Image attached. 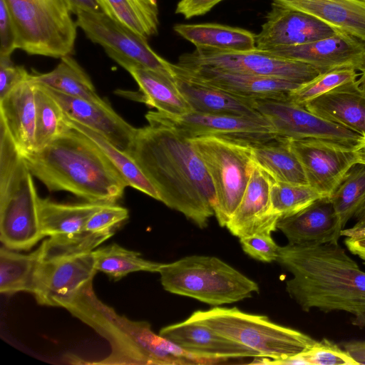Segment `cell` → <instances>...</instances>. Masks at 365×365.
<instances>
[{
    "label": "cell",
    "instance_id": "6da1fadb",
    "mask_svg": "<svg viewBox=\"0 0 365 365\" xmlns=\"http://www.w3.org/2000/svg\"><path fill=\"white\" fill-rule=\"evenodd\" d=\"M127 153L157 190L160 201L200 229L215 215V193L206 167L191 140L161 120L145 115Z\"/></svg>",
    "mask_w": 365,
    "mask_h": 365
},
{
    "label": "cell",
    "instance_id": "7a4b0ae2",
    "mask_svg": "<svg viewBox=\"0 0 365 365\" xmlns=\"http://www.w3.org/2000/svg\"><path fill=\"white\" fill-rule=\"evenodd\" d=\"M276 262L292 274L286 291L303 311H344L365 328V272L338 243H288Z\"/></svg>",
    "mask_w": 365,
    "mask_h": 365
},
{
    "label": "cell",
    "instance_id": "3957f363",
    "mask_svg": "<svg viewBox=\"0 0 365 365\" xmlns=\"http://www.w3.org/2000/svg\"><path fill=\"white\" fill-rule=\"evenodd\" d=\"M23 158L32 175L50 192L66 191L88 202L115 203L128 186L103 151L68 125L49 145Z\"/></svg>",
    "mask_w": 365,
    "mask_h": 365
},
{
    "label": "cell",
    "instance_id": "277c9868",
    "mask_svg": "<svg viewBox=\"0 0 365 365\" xmlns=\"http://www.w3.org/2000/svg\"><path fill=\"white\" fill-rule=\"evenodd\" d=\"M65 309L106 339L111 352L93 364H205V359L193 354L156 334L145 321H133L118 314L103 303L87 284Z\"/></svg>",
    "mask_w": 365,
    "mask_h": 365
},
{
    "label": "cell",
    "instance_id": "5b68a950",
    "mask_svg": "<svg viewBox=\"0 0 365 365\" xmlns=\"http://www.w3.org/2000/svg\"><path fill=\"white\" fill-rule=\"evenodd\" d=\"M32 176L0 123V240L3 246L16 251L29 250L44 237Z\"/></svg>",
    "mask_w": 365,
    "mask_h": 365
},
{
    "label": "cell",
    "instance_id": "8992f818",
    "mask_svg": "<svg viewBox=\"0 0 365 365\" xmlns=\"http://www.w3.org/2000/svg\"><path fill=\"white\" fill-rule=\"evenodd\" d=\"M190 318L256 352V364H277L309 349L315 339L271 321L267 316L250 314L237 307H215L194 312Z\"/></svg>",
    "mask_w": 365,
    "mask_h": 365
},
{
    "label": "cell",
    "instance_id": "52a82bcc",
    "mask_svg": "<svg viewBox=\"0 0 365 365\" xmlns=\"http://www.w3.org/2000/svg\"><path fill=\"white\" fill-rule=\"evenodd\" d=\"M158 273L167 292L214 307L242 301L259 291L257 282L213 256L191 255L163 263Z\"/></svg>",
    "mask_w": 365,
    "mask_h": 365
},
{
    "label": "cell",
    "instance_id": "ba28073f",
    "mask_svg": "<svg viewBox=\"0 0 365 365\" xmlns=\"http://www.w3.org/2000/svg\"><path fill=\"white\" fill-rule=\"evenodd\" d=\"M17 47L29 55L61 58L74 51L77 24L65 0H3Z\"/></svg>",
    "mask_w": 365,
    "mask_h": 365
},
{
    "label": "cell",
    "instance_id": "9c48e42d",
    "mask_svg": "<svg viewBox=\"0 0 365 365\" xmlns=\"http://www.w3.org/2000/svg\"><path fill=\"white\" fill-rule=\"evenodd\" d=\"M211 178L215 216L226 227L244 195L253 165L250 145L216 137L190 139Z\"/></svg>",
    "mask_w": 365,
    "mask_h": 365
},
{
    "label": "cell",
    "instance_id": "30bf717a",
    "mask_svg": "<svg viewBox=\"0 0 365 365\" xmlns=\"http://www.w3.org/2000/svg\"><path fill=\"white\" fill-rule=\"evenodd\" d=\"M77 26L93 43L128 71L134 66L153 69L175 78L173 64L157 54L148 38L113 20L101 11L76 15Z\"/></svg>",
    "mask_w": 365,
    "mask_h": 365
},
{
    "label": "cell",
    "instance_id": "8fae6325",
    "mask_svg": "<svg viewBox=\"0 0 365 365\" xmlns=\"http://www.w3.org/2000/svg\"><path fill=\"white\" fill-rule=\"evenodd\" d=\"M176 64L274 77L299 84L306 83L322 73L307 63L281 58L257 48L243 51L196 48L192 52L181 55Z\"/></svg>",
    "mask_w": 365,
    "mask_h": 365
},
{
    "label": "cell",
    "instance_id": "7c38bea8",
    "mask_svg": "<svg viewBox=\"0 0 365 365\" xmlns=\"http://www.w3.org/2000/svg\"><path fill=\"white\" fill-rule=\"evenodd\" d=\"M255 108L272 125L278 138L322 139L355 149L363 139L359 133L324 119L287 99H257Z\"/></svg>",
    "mask_w": 365,
    "mask_h": 365
},
{
    "label": "cell",
    "instance_id": "4fadbf2b",
    "mask_svg": "<svg viewBox=\"0 0 365 365\" xmlns=\"http://www.w3.org/2000/svg\"><path fill=\"white\" fill-rule=\"evenodd\" d=\"M159 118L190 139L216 137L250 146L278 138L265 118L216 115L190 111L171 117L156 111Z\"/></svg>",
    "mask_w": 365,
    "mask_h": 365
},
{
    "label": "cell",
    "instance_id": "5bb4252c",
    "mask_svg": "<svg viewBox=\"0 0 365 365\" xmlns=\"http://www.w3.org/2000/svg\"><path fill=\"white\" fill-rule=\"evenodd\" d=\"M289 141L308 185L322 197H330L349 169L357 164L354 149L334 141L314 138Z\"/></svg>",
    "mask_w": 365,
    "mask_h": 365
},
{
    "label": "cell",
    "instance_id": "9a60e30c",
    "mask_svg": "<svg viewBox=\"0 0 365 365\" xmlns=\"http://www.w3.org/2000/svg\"><path fill=\"white\" fill-rule=\"evenodd\" d=\"M92 252L52 262L40 261L31 294L39 304L66 308L93 279Z\"/></svg>",
    "mask_w": 365,
    "mask_h": 365
},
{
    "label": "cell",
    "instance_id": "2e32d148",
    "mask_svg": "<svg viewBox=\"0 0 365 365\" xmlns=\"http://www.w3.org/2000/svg\"><path fill=\"white\" fill-rule=\"evenodd\" d=\"M281 58L311 65L322 73L343 68L365 70V43L339 31L308 43L265 51Z\"/></svg>",
    "mask_w": 365,
    "mask_h": 365
},
{
    "label": "cell",
    "instance_id": "e0dca14e",
    "mask_svg": "<svg viewBox=\"0 0 365 365\" xmlns=\"http://www.w3.org/2000/svg\"><path fill=\"white\" fill-rule=\"evenodd\" d=\"M338 31L312 15L272 3L261 31L256 35V48L267 51L299 46L333 36Z\"/></svg>",
    "mask_w": 365,
    "mask_h": 365
},
{
    "label": "cell",
    "instance_id": "ac0fdd59",
    "mask_svg": "<svg viewBox=\"0 0 365 365\" xmlns=\"http://www.w3.org/2000/svg\"><path fill=\"white\" fill-rule=\"evenodd\" d=\"M58 102L69 118L96 131L121 150L127 153L137 132L109 103L101 104L66 95L42 85Z\"/></svg>",
    "mask_w": 365,
    "mask_h": 365
},
{
    "label": "cell",
    "instance_id": "d6986e66",
    "mask_svg": "<svg viewBox=\"0 0 365 365\" xmlns=\"http://www.w3.org/2000/svg\"><path fill=\"white\" fill-rule=\"evenodd\" d=\"M272 182L270 176L254 162L242 200L226 225L232 235L240 239L259 232L272 234L277 230L279 219L271 208Z\"/></svg>",
    "mask_w": 365,
    "mask_h": 365
},
{
    "label": "cell",
    "instance_id": "ffe728a7",
    "mask_svg": "<svg viewBox=\"0 0 365 365\" xmlns=\"http://www.w3.org/2000/svg\"><path fill=\"white\" fill-rule=\"evenodd\" d=\"M159 334L182 349L210 359L215 364L224 363L232 359L258 356L252 349L190 317L183 322L163 327Z\"/></svg>",
    "mask_w": 365,
    "mask_h": 365
},
{
    "label": "cell",
    "instance_id": "44dd1931",
    "mask_svg": "<svg viewBox=\"0 0 365 365\" xmlns=\"http://www.w3.org/2000/svg\"><path fill=\"white\" fill-rule=\"evenodd\" d=\"M187 76L233 95L253 99H287L299 84L285 79L245 74L202 66H179Z\"/></svg>",
    "mask_w": 365,
    "mask_h": 365
},
{
    "label": "cell",
    "instance_id": "7402d4cb",
    "mask_svg": "<svg viewBox=\"0 0 365 365\" xmlns=\"http://www.w3.org/2000/svg\"><path fill=\"white\" fill-rule=\"evenodd\" d=\"M290 245L338 243L343 230L329 197H323L277 225Z\"/></svg>",
    "mask_w": 365,
    "mask_h": 365
},
{
    "label": "cell",
    "instance_id": "603a6c76",
    "mask_svg": "<svg viewBox=\"0 0 365 365\" xmlns=\"http://www.w3.org/2000/svg\"><path fill=\"white\" fill-rule=\"evenodd\" d=\"M0 115L19 153L23 156L34 152L36 108L30 75L0 99Z\"/></svg>",
    "mask_w": 365,
    "mask_h": 365
},
{
    "label": "cell",
    "instance_id": "cb8c5ba5",
    "mask_svg": "<svg viewBox=\"0 0 365 365\" xmlns=\"http://www.w3.org/2000/svg\"><path fill=\"white\" fill-rule=\"evenodd\" d=\"M176 84L192 111L264 118L255 108V100L233 95L199 82L182 73L173 64Z\"/></svg>",
    "mask_w": 365,
    "mask_h": 365
},
{
    "label": "cell",
    "instance_id": "d4e9b609",
    "mask_svg": "<svg viewBox=\"0 0 365 365\" xmlns=\"http://www.w3.org/2000/svg\"><path fill=\"white\" fill-rule=\"evenodd\" d=\"M302 106L324 119L365 136V90L357 80L340 85Z\"/></svg>",
    "mask_w": 365,
    "mask_h": 365
},
{
    "label": "cell",
    "instance_id": "484cf974",
    "mask_svg": "<svg viewBox=\"0 0 365 365\" xmlns=\"http://www.w3.org/2000/svg\"><path fill=\"white\" fill-rule=\"evenodd\" d=\"M128 72L139 86V91L118 90V95L142 102L155 108L158 112L171 117L183 115L192 109L180 91L173 77L159 71L140 66Z\"/></svg>",
    "mask_w": 365,
    "mask_h": 365
},
{
    "label": "cell",
    "instance_id": "4316f807",
    "mask_svg": "<svg viewBox=\"0 0 365 365\" xmlns=\"http://www.w3.org/2000/svg\"><path fill=\"white\" fill-rule=\"evenodd\" d=\"M312 15L365 43V0H272Z\"/></svg>",
    "mask_w": 365,
    "mask_h": 365
},
{
    "label": "cell",
    "instance_id": "83f0119b",
    "mask_svg": "<svg viewBox=\"0 0 365 365\" xmlns=\"http://www.w3.org/2000/svg\"><path fill=\"white\" fill-rule=\"evenodd\" d=\"M173 30L196 48L232 51L256 48V35L239 27L215 23L177 24Z\"/></svg>",
    "mask_w": 365,
    "mask_h": 365
},
{
    "label": "cell",
    "instance_id": "f1b7e54d",
    "mask_svg": "<svg viewBox=\"0 0 365 365\" xmlns=\"http://www.w3.org/2000/svg\"><path fill=\"white\" fill-rule=\"evenodd\" d=\"M110 204L102 202L66 204L38 197V215L44 237L71 234L84 230L86 223L97 211Z\"/></svg>",
    "mask_w": 365,
    "mask_h": 365
},
{
    "label": "cell",
    "instance_id": "f546056e",
    "mask_svg": "<svg viewBox=\"0 0 365 365\" xmlns=\"http://www.w3.org/2000/svg\"><path fill=\"white\" fill-rule=\"evenodd\" d=\"M254 162L275 182L308 184L302 165L288 139L277 138L251 146Z\"/></svg>",
    "mask_w": 365,
    "mask_h": 365
},
{
    "label": "cell",
    "instance_id": "4dcf8cb0",
    "mask_svg": "<svg viewBox=\"0 0 365 365\" xmlns=\"http://www.w3.org/2000/svg\"><path fill=\"white\" fill-rule=\"evenodd\" d=\"M30 78L34 82L68 96L101 104L108 103L97 94L89 76L71 55L61 58L51 71L33 73Z\"/></svg>",
    "mask_w": 365,
    "mask_h": 365
},
{
    "label": "cell",
    "instance_id": "1f68e13d",
    "mask_svg": "<svg viewBox=\"0 0 365 365\" xmlns=\"http://www.w3.org/2000/svg\"><path fill=\"white\" fill-rule=\"evenodd\" d=\"M101 11L113 20L149 38L158 34L157 0H96Z\"/></svg>",
    "mask_w": 365,
    "mask_h": 365
},
{
    "label": "cell",
    "instance_id": "d6a6232c",
    "mask_svg": "<svg viewBox=\"0 0 365 365\" xmlns=\"http://www.w3.org/2000/svg\"><path fill=\"white\" fill-rule=\"evenodd\" d=\"M64 121L71 128L91 140L108 157L126 180L128 186L160 201L158 192L134 160L96 131L71 120L64 113Z\"/></svg>",
    "mask_w": 365,
    "mask_h": 365
},
{
    "label": "cell",
    "instance_id": "836d02e7",
    "mask_svg": "<svg viewBox=\"0 0 365 365\" xmlns=\"http://www.w3.org/2000/svg\"><path fill=\"white\" fill-rule=\"evenodd\" d=\"M38 247L29 254H21L2 246L0 249V292L11 294L32 292L35 274L41 261Z\"/></svg>",
    "mask_w": 365,
    "mask_h": 365
},
{
    "label": "cell",
    "instance_id": "e575fe53",
    "mask_svg": "<svg viewBox=\"0 0 365 365\" xmlns=\"http://www.w3.org/2000/svg\"><path fill=\"white\" fill-rule=\"evenodd\" d=\"M115 230H83L71 234L50 236L39 246L41 262H52L92 252L114 235Z\"/></svg>",
    "mask_w": 365,
    "mask_h": 365
},
{
    "label": "cell",
    "instance_id": "d590c367",
    "mask_svg": "<svg viewBox=\"0 0 365 365\" xmlns=\"http://www.w3.org/2000/svg\"><path fill=\"white\" fill-rule=\"evenodd\" d=\"M92 253L96 269L113 280L134 272H159L163 264L145 259L140 253L116 243L96 248Z\"/></svg>",
    "mask_w": 365,
    "mask_h": 365
},
{
    "label": "cell",
    "instance_id": "8d00e7d4",
    "mask_svg": "<svg viewBox=\"0 0 365 365\" xmlns=\"http://www.w3.org/2000/svg\"><path fill=\"white\" fill-rule=\"evenodd\" d=\"M329 197L344 229L365 207V165H353Z\"/></svg>",
    "mask_w": 365,
    "mask_h": 365
},
{
    "label": "cell",
    "instance_id": "74e56055",
    "mask_svg": "<svg viewBox=\"0 0 365 365\" xmlns=\"http://www.w3.org/2000/svg\"><path fill=\"white\" fill-rule=\"evenodd\" d=\"M34 83L36 108L35 151H37L53 141L68 125L64 121V113L58 102L41 84Z\"/></svg>",
    "mask_w": 365,
    "mask_h": 365
},
{
    "label": "cell",
    "instance_id": "f35d334b",
    "mask_svg": "<svg viewBox=\"0 0 365 365\" xmlns=\"http://www.w3.org/2000/svg\"><path fill=\"white\" fill-rule=\"evenodd\" d=\"M321 197H323L308 184H292L273 180L271 185L272 212L279 220L296 214Z\"/></svg>",
    "mask_w": 365,
    "mask_h": 365
},
{
    "label": "cell",
    "instance_id": "ab89813d",
    "mask_svg": "<svg viewBox=\"0 0 365 365\" xmlns=\"http://www.w3.org/2000/svg\"><path fill=\"white\" fill-rule=\"evenodd\" d=\"M358 73L351 68L336 69L318 75L312 81L302 84L289 93V99L303 106L333 88L356 80Z\"/></svg>",
    "mask_w": 365,
    "mask_h": 365
},
{
    "label": "cell",
    "instance_id": "60d3db41",
    "mask_svg": "<svg viewBox=\"0 0 365 365\" xmlns=\"http://www.w3.org/2000/svg\"><path fill=\"white\" fill-rule=\"evenodd\" d=\"M300 355L307 365H359L345 349L326 338L316 341Z\"/></svg>",
    "mask_w": 365,
    "mask_h": 365
},
{
    "label": "cell",
    "instance_id": "b9f144b4",
    "mask_svg": "<svg viewBox=\"0 0 365 365\" xmlns=\"http://www.w3.org/2000/svg\"><path fill=\"white\" fill-rule=\"evenodd\" d=\"M243 251L250 257L263 262H276L279 246L271 233L259 232L240 238Z\"/></svg>",
    "mask_w": 365,
    "mask_h": 365
},
{
    "label": "cell",
    "instance_id": "7bdbcfd3",
    "mask_svg": "<svg viewBox=\"0 0 365 365\" xmlns=\"http://www.w3.org/2000/svg\"><path fill=\"white\" fill-rule=\"evenodd\" d=\"M128 217V210L125 207L115 203L108 204L91 216L84 230L93 232L115 230Z\"/></svg>",
    "mask_w": 365,
    "mask_h": 365
},
{
    "label": "cell",
    "instance_id": "ee69618b",
    "mask_svg": "<svg viewBox=\"0 0 365 365\" xmlns=\"http://www.w3.org/2000/svg\"><path fill=\"white\" fill-rule=\"evenodd\" d=\"M29 75L24 66L15 65L11 58L0 57V99Z\"/></svg>",
    "mask_w": 365,
    "mask_h": 365
},
{
    "label": "cell",
    "instance_id": "f6af8a7d",
    "mask_svg": "<svg viewBox=\"0 0 365 365\" xmlns=\"http://www.w3.org/2000/svg\"><path fill=\"white\" fill-rule=\"evenodd\" d=\"M0 57L11 58L18 48L14 26L8 9L3 0H0Z\"/></svg>",
    "mask_w": 365,
    "mask_h": 365
},
{
    "label": "cell",
    "instance_id": "bcb514c9",
    "mask_svg": "<svg viewBox=\"0 0 365 365\" xmlns=\"http://www.w3.org/2000/svg\"><path fill=\"white\" fill-rule=\"evenodd\" d=\"M223 0H180L175 14L186 19L204 15Z\"/></svg>",
    "mask_w": 365,
    "mask_h": 365
},
{
    "label": "cell",
    "instance_id": "7dc6e473",
    "mask_svg": "<svg viewBox=\"0 0 365 365\" xmlns=\"http://www.w3.org/2000/svg\"><path fill=\"white\" fill-rule=\"evenodd\" d=\"M356 224L348 229L341 231V236H345L351 240H361L365 238V207L356 216Z\"/></svg>",
    "mask_w": 365,
    "mask_h": 365
},
{
    "label": "cell",
    "instance_id": "c3c4849f",
    "mask_svg": "<svg viewBox=\"0 0 365 365\" xmlns=\"http://www.w3.org/2000/svg\"><path fill=\"white\" fill-rule=\"evenodd\" d=\"M71 12L77 15L81 12L101 11L96 0H65Z\"/></svg>",
    "mask_w": 365,
    "mask_h": 365
},
{
    "label": "cell",
    "instance_id": "681fc988",
    "mask_svg": "<svg viewBox=\"0 0 365 365\" xmlns=\"http://www.w3.org/2000/svg\"><path fill=\"white\" fill-rule=\"evenodd\" d=\"M343 346L359 364H365V341L346 342Z\"/></svg>",
    "mask_w": 365,
    "mask_h": 365
},
{
    "label": "cell",
    "instance_id": "f907efd6",
    "mask_svg": "<svg viewBox=\"0 0 365 365\" xmlns=\"http://www.w3.org/2000/svg\"><path fill=\"white\" fill-rule=\"evenodd\" d=\"M344 243L351 253L365 262V238L361 240L346 238Z\"/></svg>",
    "mask_w": 365,
    "mask_h": 365
},
{
    "label": "cell",
    "instance_id": "816d5d0a",
    "mask_svg": "<svg viewBox=\"0 0 365 365\" xmlns=\"http://www.w3.org/2000/svg\"><path fill=\"white\" fill-rule=\"evenodd\" d=\"M356 163L365 165V136L359 145L354 149Z\"/></svg>",
    "mask_w": 365,
    "mask_h": 365
},
{
    "label": "cell",
    "instance_id": "f5cc1de1",
    "mask_svg": "<svg viewBox=\"0 0 365 365\" xmlns=\"http://www.w3.org/2000/svg\"><path fill=\"white\" fill-rule=\"evenodd\" d=\"M357 82L359 86L365 90V70L361 72V77L359 80H357Z\"/></svg>",
    "mask_w": 365,
    "mask_h": 365
}]
</instances>
